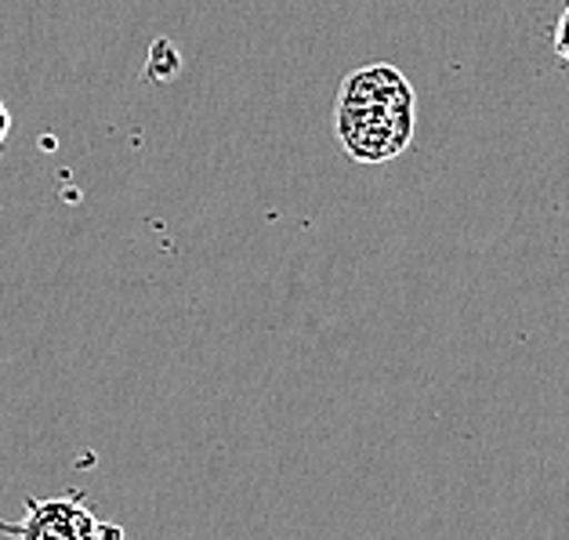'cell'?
I'll return each instance as SVG.
<instances>
[{"instance_id":"1","label":"cell","mask_w":569,"mask_h":540,"mask_svg":"<svg viewBox=\"0 0 569 540\" xmlns=\"http://www.w3.org/2000/svg\"><path fill=\"white\" fill-rule=\"evenodd\" d=\"M418 106H335V131L356 163L396 160L413 138Z\"/></svg>"},{"instance_id":"2","label":"cell","mask_w":569,"mask_h":540,"mask_svg":"<svg viewBox=\"0 0 569 540\" xmlns=\"http://www.w3.org/2000/svg\"><path fill=\"white\" fill-rule=\"evenodd\" d=\"M0 533L8 540H123L117 526H106L80 493L26 501V516L19 522H0Z\"/></svg>"},{"instance_id":"3","label":"cell","mask_w":569,"mask_h":540,"mask_svg":"<svg viewBox=\"0 0 569 540\" xmlns=\"http://www.w3.org/2000/svg\"><path fill=\"white\" fill-rule=\"evenodd\" d=\"M335 106H418V94L402 69L378 62L345 77Z\"/></svg>"},{"instance_id":"4","label":"cell","mask_w":569,"mask_h":540,"mask_svg":"<svg viewBox=\"0 0 569 540\" xmlns=\"http://www.w3.org/2000/svg\"><path fill=\"white\" fill-rule=\"evenodd\" d=\"M182 73V54L171 44V40H157L149 48V62H146V77L152 84H171V80Z\"/></svg>"},{"instance_id":"5","label":"cell","mask_w":569,"mask_h":540,"mask_svg":"<svg viewBox=\"0 0 569 540\" xmlns=\"http://www.w3.org/2000/svg\"><path fill=\"white\" fill-rule=\"evenodd\" d=\"M569 48V8L562 11V19H559V26H555V51H566Z\"/></svg>"},{"instance_id":"6","label":"cell","mask_w":569,"mask_h":540,"mask_svg":"<svg viewBox=\"0 0 569 540\" xmlns=\"http://www.w3.org/2000/svg\"><path fill=\"white\" fill-rule=\"evenodd\" d=\"M8 134H11V113H8L4 99H0V146L8 142Z\"/></svg>"},{"instance_id":"7","label":"cell","mask_w":569,"mask_h":540,"mask_svg":"<svg viewBox=\"0 0 569 540\" xmlns=\"http://www.w3.org/2000/svg\"><path fill=\"white\" fill-rule=\"evenodd\" d=\"M559 59H562V62H566V66H569V48H566V51H562V54H559Z\"/></svg>"}]
</instances>
